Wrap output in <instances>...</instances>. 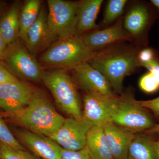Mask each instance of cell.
<instances>
[{"label":"cell","instance_id":"7402d4cb","mask_svg":"<svg viewBox=\"0 0 159 159\" xmlns=\"http://www.w3.org/2000/svg\"><path fill=\"white\" fill-rule=\"evenodd\" d=\"M126 0H110L108 1L103 17V23L109 25L117 19L122 14Z\"/></svg>","mask_w":159,"mask_h":159},{"label":"cell","instance_id":"30bf717a","mask_svg":"<svg viewBox=\"0 0 159 159\" xmlns=\"http://www.w3.org/2000/svg\"><path fill=\"white\" fill-rule=\"evenodd\" d=\"M36 89L17 80L0 84V108L12 112L25 108L31 101Z\"/></svg>","mask_w":159,"mask_h":159},{"label":"cell","instance_id":"7c38bea8","mask_svg":"<svg viewBox=\"0 0 159 159\" xmlns=\"http://www.w3.org/2000/svg\"><path fill=\"white\" fill-rule=\"evenodd\" d=\"M16 134L25 144L41 159H61V147L49 137L25 129L17 130Z\"/></svg>","mask_w":159,"mask_h":159},{"label":"cell","instance_id":"4dcf8cb0","mask_svg":"<svg viewBox=\"0 0 159 159\" xmlns=\"http://www.w3.org/2000/svg\"><path fill=\"white\" fill-rule=\"evenodd\" d=\"M7 44L3 39L2 36L0 32V61H2L7 48Z\"/></svg>","mask_w":159,"mask_h":159},{"label":"cell","instance_id":"e0dca14e","mask_svg":"<svg viewBox=\"0 0 159 159\" xmlns=\"http://www.w3.org/2000/svg\"><path fill=\"white\" fill-rule=\"evenodd\" d=\"M102 2V0L80 1L77 16V35L98 28L96 24V20Z\"/></svg>","mask_w":159,"mask_h":159},{"label":"cell","instance_id":"d6a6232c","mask_svg":"<svg viewBox=\"0 0 159 159\" xmlns=\"http://www.w3.org/2000/svg\"><path fill=\"white\" fill-rule=\"evenodd\" d=\"M151 2L157 8L159 14V0H151Z\"/></svg>","mask_w":159,"mask_h":159},{"label":"cell","instance_id":"4316f807","mask_svg":"<svg viewBox=\"0 0 159 159\" xmlns=\"http://www.w3.org/2000/svg\"><path fill=\"white\" fill-rule=\"evenodd\" d=\"M156 58L152 49L145 48L138 54V65L140 66L141 65L147 63Z\"/></svg>","mask_w":159,"mask_h":159},{"label":"cell","instance_id":"d590c367","mask_svg":"<svg viewBox=\"0 0 159 159\" xmlns=\"http://www.w3.org/2000/svg\"><path fill=\"white\" fill-rule=\"evenodd\" d=\"M0 159H2V158H1V154H0Z\"/></svg>","mask_w":159,"mask_h":159},{"label":"cell","instance_id":"7a4b0ae2","mask_svg":"<svg viewBox=\"0 0 159 159\" xmlns=\"http://www.w3.org/2000/svg\"><path fill=\"white\" fill-rule=\"evenodd\" d=\"M89 63L106 77L114 92L120 94L122 93L124 78L139 67L136 51L123 46L98 51Z\"/></svg>","mask_w":159,"mask_h":159},{"label":"cell","instance_id":"d4e9b609","mask_svg":"<svg viewBox=\"0 0 159 159\" xmlns=\"http://www.w3.org/2000/svg\"><path fill=\"white\" fill-rule=\"evenodd\" d=\"M139 85L145 93H152L159 89V77L148 72L141 77Z\"/></svg>","mask_w":159,"mask_h":159},{"label":"cell","instance_id":"5b68a950","mask_svg":"<svg viewBox=\"0 0 159 159\" xmlns=\"http://www.w3.org/2000/svg\"><path fill=\"white\" fill-rule=\"evenodd\" d=\"M2 61L16 77L34 82L41 80L43 70L40 66L19 40L7 46Z\"/></svg>","mask_w":159,"mask_h":159},{"label":"cell","instance_id":"6da1fadb","mask_svg":"<svg viewBox=\"0 0 159 159\" xmlns=\"http://www.w3.org/2000/svg\"><path fill=\"white\" fill-rule=\"evenodd\" d=\"M2 115L27 130L48 137L56 132L66 119L57 112L46 95L38 89H36L25 107Z\"/></svg>","mask_w":159,"mask_h":159},{"label":"cell","instance_id":"4fadbf2b","mask_svg":"<svg viewBox=\"0 0 159 159\" xmlns=\"http://www.w3.org/2000/svg\"><path fill=\"white\" fill-rule=\"evenodd\" d=\"M80 37L86 46L97 51L116 43L129 40L132 36L124 29L122 20H120L109 28L80 35Z\"/></svg>","mask_w":159,"mask_h":159},{"label":"cell","instance_id":"9a60e30c","mask_svg":"<svg viewBox=\"0 0 159 159\" xmlns=\"http://www.w3.org/2000/svg\"><path fill=\"white\" fill-rule=\"evenodd\" d=\"M103 128L113 159H127L129 145L136 134L112 122L107 123Z\"/></svg>","mask_w":159,"mask_h":159},{"label":"cell","instance_id":"484cf974","mask_svg":"<svg viewBox=\"0 0 159 159\" xmlns=\"http://www.w3.org/2000/svg\"><path fill=\"white\" fill-rule=\"evenodd\" d=\"M61 159H93L86 147L81 150L70 151L61 148Z\"/></svg>","mask_w":159,"mask_h":159},{"label":"cell","instance_id":"8992f818","mask_svg":"<svg viewBox=\"0 0 159 159\" xmlns=\"http://www.w3.org/2000/svg\"><path fill=\"white\" fill-rule=\"evenodd\" d=\"M48 24L57 40L77 35L80 1L48 0Z\"/></svg>","mask_w":159,"mask_h":159},{"label":"cell","instance_id":"1f68e13d","mask_svg":"<svg viewBox=\"0 0 159 159\" xmlns=\"http://www.w3.org/2000/svg\"><path fill=\"white\" fill-rule=\"evenodd\" d=\"M146 134L159 135V123L157 125H155L152 128L146 131Z\"/></svg>","mask_w":159,"mask_h":159},{"label":"cell","instance_id":"277c9868","mask_svg":"<svg viewBox=\"0 0 159 159\" xmlns=\"http://www.w3.org/2000/svg\"><path fill=\"white\" fill-rule=\"evenodd\" d=\"M41 80L51 92L57 106L77 119L82 118L80 100L75 81L66 70L43 71Z\"/></svg>","mask_w":159,"mask_h":159},{"label":"cell","instance_id":"cb8c5ba5","mask_svg":"<svg viewBox=\"0 0 159 159\" xmlns=\"http://www.w3.org/2000/svg\"><path fill=\"white\" fill-rule=\"evenodd\" d=\"M0 154L2 159H41L25 150L11 148L0 144Z\"/></svg>","mask_w":159,"mask_h":159},{"label":"cell","instance_id":"f546056e","mask_svg":"<svg viewBox=\"0 0 159 159\" xmlns=\"http://www.w3.org/2000/svg\"><path fill=\"white\" fill-rule=\"evenodd\" d=\"M140 66L144 67L148 70V72L159 77V60L157 58H155L147 63L141 65Z\"/></svg>","mask_w":159,"mask_h":159},{"label":"cell","instance_id":"2e32d148","mask_svg":"<svg viewBox=\"0 0 159 159\" xmlns=\"http://www.w3.org/2000/svg\"><path fill=\"white\" fill-rule=\"evenodd\" d=\"M153 20L150 9L145 4H138L125 16L123 27L132 36L139 37L147 31Z\"/></svg>","mask_w":159,"mask_h":159},{"label":"cell","instance_id":"603a6c76","mask_svg":"<svg viewBox=\"0 0 159 159\" xmlns=\"http://www.w3.org/2000/svg\"><path fill=\"white\" fill-rule=\"evenodd\" d=\"M0 144L11 148L25 150L17 139L14 137L3 119L2 114L0 113Z\"/></svg>","mask_w":159,"mask_h":159},{"label":"cell","instance_id":"5bb4252c","mask_svg":"<svg viewBox=\"0 0 159 159\" xmlns=\"http://www.w3.org/2000/svg\"><path fill=\"white\" fill-rule=\"evenodd\" d=\"M57 40L52 34L48 24V12L42 6L37 20L27 34L26 47L32 55Z\"/></svg>","mask_w":159,"mask_h":159},{"label":"cell","instance_id":"44dd1931","mask_svg":"<svg viewBox=\"0 0 159 159\" xmlns=\"http://www.w3.org/2000/svg\"><path fill=\"white\" fill-rule=\"evenodd\" d=\"M41 7V1L28 0L20 9L19 37L25 42L28 31L37 20Z\"/></svg>","mask_w":159,"mask_h":159},{"label":"cell","instance_id":"f1b7e54d","mask_svg":"<svg viewBox=\"0 0 159 159\" xmlns=\"http://www.w3.org/2000/svg\"><path fill=\"white\" fill-rule=\"evenodd\" d=\"M3 64L0 63V84L17 80Z\"/></svg>","mask_w":159,"mask_h":159},{"label":"cell","instance_id":"ffe728a7","mask_svg":"<svg viewBox=\"0 0 159 159\" xmlns=\"http://www.w3.org/2000/svg\"><path fill=\"white\" fill-rule=\"evenodd\" d=\"M127 159H158L154 141L142 135H137L129 148Z\"/></svg>","mask_w":159,"mask_h":159},{"label":"cell","instance_id":"d6986e66","mask_svg":"<svg viewBox=\"0 0 159 159\" xmlns=\"http://www.w3.org/2000/svg\"><path fill=\"white\" fill-rule=\"evenodd\" d=\"M86 147L93 159H114L102 126L91 127L87 136Z\"/></svg>","mask_w":159,"mask_h":159},{"label":"cell","instance_id":"ba28073f","mask_svg":"<svg viewBox=\"0 0 159 159\" xmlns=\"http://www.w3.org/2000/svg\"><path fill=\"white\" fill-rule=\"evenodd\" d=\"M82 118L93 125L102 126L111 122L119 107V97L86 93L83 97Z\"/></svg>","mask_w":159,"mask_h":159},{"label":"cell","instance_id":"9c48e42d","mask_svg":"<svg viewBox=\"0 0 159 159\" xmlns=\"http://www.w3.org/2000/svg\"><path fill=\"white\" fill-rule=\"evenodd\" d=\"M93 126L83 118H67L61 127L49 138L64 149L81 150L85 147L88 133Z\"/></svg>","mask_w":159,"mask_h":159},{"label":"cell","instance_id":"e575fe53","mask_svg":"<svg viewBox=\"0 0 159 159\" xmlns=\"http://www.w3.org/2000/svg\"><path fill=\"white\" fill-rule=\"evenodd\" d=\"M4 10V5L2 2H0V16H2V13Z\"/></svg>","mask_w":159,"mask_h":159},{"label":"cell","instance_id":"3957f363","mask_svg":"<svg viewBox=\"0 0 159 159\" xmlns=\"http://www.w3.org/2000/svg\"><path fill=\"white\" fill-rule=\"evenodd\" d=\"M97 52L86 46L79 35H75L57 39L43 54L40 61L48 66L73 70L89 62Z\"/></svg>","mask_w":159,"mask_h":159},{"label":"cell","instance_id":"83f0119b","mask_svg":"<svg viewBox=\"0 0 159 159\" xmlns=\"http://www.w3.org/2000/svg\"><path fill=\"white\" fill-rule=\"evenodd\" d=\"M139 102L142 107L149 109L156 116L159 117V97L151 100L139 101Z\"/></svg>","mask_w":159,"mask_h":159},{"label":"cell","instance_id":"8fae6325","mask_svg":"<svg viewBox=\"0 0 159 159\" xmlns=\"http://www.w3.org/2000/svg\"><path fill=\"white\" fill-rule=\"evenodd\" d=\"M73 70L75 82L85 93H98L116 96L108 80L89 62L77 66Z\"/></svg>","mask_w":159,"mask_h":159},{"label":"cell","instance_id":"836d02e7","mask_svg":"<svg viewBox=\"0 0 159 159\" xmlns=\"http://www.w3.org/2000/svg\"><path fill=\"white\" fill-rule=\"evenodd\" d=\"M154 145L158 158L159 159V140H158L157 141H156V142H155L154 141Z\"/></svg>","mask_w":159,"mask_h":159},{"label":"cell","instance_id":"52a82bcc","mask_svg":"<svg viewBox=\"0 0 159 159\" xmlns=\"http://www.w3.org/2000/svg\"><path fill=\"white\" fill-rule=\"evenodd\" d=\"M111 122L136 134L147 131L155 125L139 101L127 92L119 97V107Z\"/></svg>","mask_w":159,"mask_h":159},{"label":"cell","instance_id":"ac0fdd59","mask_svg":"<svg viewBox=\"0 0 159 159\" xmlns=\"http://www.w3.org/2000/svg\"><path fill=\"white\" fill-rule=\"evenodd\" d=\"M20 9V2H15L0 19V32L7 45L19 37Z\"/></svg>","mask_w":159,"mask_h":159}]
</instances>
